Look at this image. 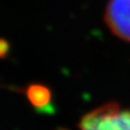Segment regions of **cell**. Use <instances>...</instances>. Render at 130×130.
Segmentation results:
<instances>
[{
    "label": "cell",
    "instance_id": "obj_1",
    "mask_svg": "<svg viewBox=\"0 0 130 130\" xmlns=\"http://www.w3.org/2000/svg\"><path fill=\"white\" fill-rule=\"evenodd\" d=\"M80 130H130V108L108 102L91 109L81 117Z\"/></svg>",
    "mask_w": 130,
    "mask_h": 130
},
{
    "label": "cell",
    "instance_id": "obj_2",
    "mask_svg": "<svg viewBox=\"0 0 130 130\" xmlns=\"http://www.w3.org/2000/svg\"><path fill=\"white\" fill-rule=\"evenodd\" d=\"M104 22L114 36L130 42V0H108Z\"/></svg>",
    "mask_w": 130,
    "mask_h": 130
},
{
    "label": "cell",
    "instance_id": "obj_3",
    "mask_svg": "<svg viewBox=\"0 0 130 130\" xmlns=\"http://www.w3.org/2000/svg\"><path fill=\"white\" fill-rule=\"evenodd\" d=\"M25 94L28 102L38 113L53 112V95L51 89L42 84L28 85Z\"/></svg>",
    "mask_w": 130,
    "mask_h": 130
},
{
    "label": "cell",
    "instance_id": "obj_4",
    "mask_svg": "<svg viewBox=\"0 0 130 130\" xmlns=\"http://www.w3.org/2000/svg\"><path fill=\"white\" fill-rule=\"evenodd\" d=\"M10 51V43L6 39L0 38V59H6Z\"/></svg>",
    "mask_w": 130,
    "mask_h": 130
},
{
    "label": "cell",
    "instance_id": "obj_5",
    "mask_svg": "<svg viewBox=\"0 0 130 130\" xmlns=\"http://www.w3.org/2000/svg\"><path fill=\"white\" fill-rule=\"evenodd\" d=\"M62 130H64V129H62Z\"/></svg>",
    "mask_w": 130,
    "mask_h": 130
}]
</instances>
